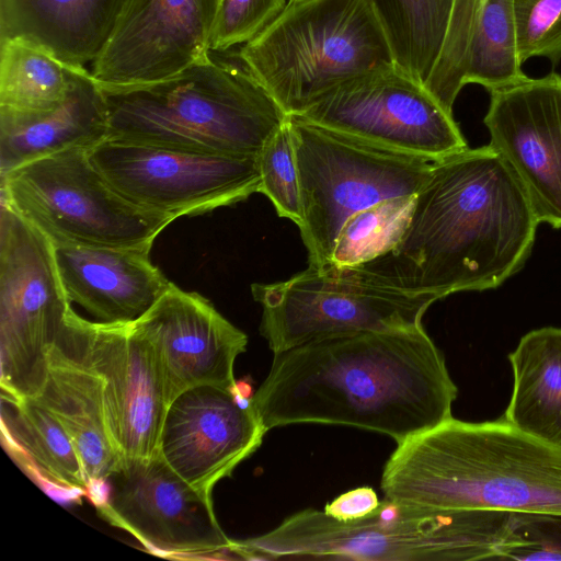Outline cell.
Here are the masks:
<instances>
[{"label":"cell","mask_w":561,"mask_h":561,"mask_svg":"<svg viewBox=\"0 0 561 561\" xmlns=\"http://www.w3.org/2000/svg\"><path fill=\"white\" fill-rule=\"evenodd\" d=\"M243 68L286 115H300L337 87L393 67L368 0H298L242 45Z\"/></svg>","instance_id":"8992f818"},{"label":"cell","mask_w":561,"mask_h":561,"mask_svg":"<svg viewBox=\"0 0 561 561\" xmlns=\"http://www.w3.org/2000/svg\"><path fill=\"white\" fill-rule=\"evenodd\" d=\"M82 148L65 150L1 175V202L53 244L152 247L174 218L121 195Z\"/></svg>","instance_id":"ba28073f"},{"label":"cell","mask_w":561,"mask_h":561,"mask_svg":"<svg viewBox=\"0 0 561 561\" xmlns=\"http://www.w3.org/2000/svg\"><path fill=\"white\" fill-rule=\"evenodd\" d=\"M72 66L26 39L0 41V110L20 113L49 111L67 98L77 76Z\"/></svg>","instance_id":"484cf974"},{"label":"cell","mask_w":561,"mask_h":561,"mask_svg":"<svg viewBox=\"0 0 561 561\" xmlns=\"http://www.w3.org/2000/svg\"><path fill=\"white\" fill-rule=\"evenodd\" d=\"M88 359L99 374L110 434L122 458L160 454L169 407L150 344L131 323L80 318Z\"/></svg>","instance_id":"e0dca14e"},{"label":"cell","mask_w":561,"mask_h":561,"mask_svg":"<svg viewBox=\"0 0 561 561\" xmlns=\"http://www.w3.org/2000/svg\"><path fill=\"white\" fill-rule=\"evenodd\" d=\"M508 360L513 390L502 417L561 449V328L526 333Z\"/></svg>","instance_id":"cb8c5ba5"},{"label":"cell","mask_w":561,"mask_h":561,"mask_svg":"<svg viewBox=\"0 0 561 561\" xmlns=\"http://www.w3.org/2000/svg\"><path fill=\"white\" fill-rule=\"evenodd\" d=\"M262 306L260 333L276 354L327 337L422 325L435 295L386 284L359 266L316 268L252 284Z\"/></svg>","instance_id":"9c48e42d"},{"label":"cell","mask_w":561,"mask_h":561,"mask_svg":"<svg viewBox=\"0 0 561 561\" xmlns=\"http://www.w3.org/2000/svg\"><path fill=\"white\" fill-rule=\"evenodd\" d=\"M133 325L153 351L168 404L192 387L238 385L234 362L248 336L199 294L171 283Z\"/></svg>","instance_id":"ac0fdd59"},{"label":"cell","mask_w":561,"mask_h":561,"mask_svg":"<svg viewBox=\"0 0 561 561\" xmlns=\"http://www.w3.org/2000/svg\"><path fill=\"white\" fill-rule=\"evenodd\" d=\"M80 318L71 307L48 352L43 383L30 398L49 411L65 428L91 486L105 479L122 456L108 431L102 380L88 359Z\"/></svg>","instance_id":"ffe728a7"},{"label":"cell","mask_w":561,"mask_h":561,"mask_svg":"<svg viewBox=\"0 0 561 561\" xmlns=\"http://www.w3.org/2000/svg\"><path fill=\"white\" fill-rule=\"evenodd\" d=\"M103 91L82 70L57 107L36 113L0 110V176L28 162L65 151L90 150L107 138Z\"/></svg>","instance_id":"7402d4cb"},{"label":"cell","mask_w":561,"mask_h":561,"mask_svg":"<svg viewBox=\"0 0 561 561\" xmlns=\"http://www.w3.org/2000/svg\"><path fill=\"white\" fill-rule=\"evenodd\" d=\"M512 560H561V515L515 513Z\"/></svg>","instance_id":"1f68e13d"},{"label":"cell","mask_w":561,"mask_h":561,"mask_svg":"<svg viewBox=\"0 0 561 561\" xmlns=\"http://www.w3.org/2000/svg\"><path fill=\"white\" fill-rule=\"evenodd\" d=\"M458 389L423 325L311 341L274 354L251 396L266 431L352 426L398 443L450 419Z\"/></svg>","instance_id":"6da1fadb"},{"label":"cell","mask_w":561,"mask_h":561,"mask_svg":"<svg viewBox=\"0 0 561 561\" xmlns=\"http://www.w3.org/2000/svg\"><path fill=\"white\" fill-rule=\"evenodd\" d=\"M513 0H478L465 81L490 92L527 78L522 70Z\"/></svg>","instance_id":"4316f807"},{"label":"cell","mask_w":561,"mask_h":561,"mask_svg":"<svg viewBox=\"0 0 561 561\" xmlns=\"http://www.w3.org/2000/svg\"><path fill=\"white\" fill-rule=\"evenodd\" d=\"M260 193L272 202L279 217L304 221L298 169L288 116L257 153Z\"/></svg>","instance_id":"f1b7e54d"},{"label":"cell","mask_w":561,"mask_h":561,"mask_svg":"<svg viewBox=\"0 0 561 561\" xmlns=\"http://www.w3.org/2000/svg\"><path fill=\"white\" fill-rule=\"evenodd\" d=\"M380 502L373 488L360 486L350 490L327 503L323 511L337 520L350 522L371 514Z\"/></svg>","instance_id":"d6a6232c"},{"label":"cell","mask_w":561,"mask_h":561,"mask_svg":"<svg viewBox=\"0 0 561 561\" xmlns=\"http://www.w3.org/2000/svg\"><path fill=\"white\" fill-rule=\"evenodd\" d=\"M380 488L385 499L435 510L561 515V449L503 417L451 416L398 443Z\"/></svg>","instance_id":"3957f363"},{"label":"cell","mask_w":561,"mask_h":561,"mask_svg":"<svg viewBox=\"0 0 561 561\" xmlns=\"http://www.w3.org/2000/svg\"><path fill=\"white\" fill-rule=\"evenodd\" d=\"M125 0H0V41L33 42L85 67L106 45Z\"/></svg>","instance_id":"603a6c76"},{"label":"cell","mask_w":561,"mask_h":561,"mask_svg":"<svg viewBox=\"0 0 561 561\" xmlns=\"http://www.w3.org/2000/svg\"><path fill=\"white\" fill-rule=\"evenodd\" d=\"M522 62L561 59V0H513Z\"/></svg>","instance_id":"f546056e"},{"label":"cell","mask_w":561,"mask_h":561,"mask_svg":"<svg viewBox=\"0 0 561 561\" xmlns=\"http://www.w3.org/2000/svg\"><path fill=\"white\" fill-rule=\"evenodd\" d=\"M1 430L11 454L38 481L59 492L88 494L89 480L72 440L33 398L1 392Z\"/></svg>","instance_id":"d4e9b609"},{"label":"cell","mask_w":561,"mask_h":561,"mask_svg":"<svg viewBox=\"0 0 561 561\" xmlns=\"http://www.w3.org/2000/svg\"><path fill=\"white\" fill-rule=\"evenodd\" d=\"M484 125L490 146L525 192L538 222L561 228V75L494 90Z\"/></svg>","instance_id":"9a60e30c"},{"label":"cell","mask_w":561,"mask_h":561,"mask_svg":"<svg viewBox=\"0 0 561 561\" xmlns=\"http://www.w3.org/2000/svg\"><path fill=\"white\" fill-rule=\"evenodd\" d=\"M393 65L450 113L466 85L478 0H368Z\"/></svg>","instance_id":"d6986e66"},{"label":"cell","mask_w":561,"mask_h":561,"mask_svg":"<svg viewBox=\"0 0 561 561\" xmlns=\"http://www.w3.org/2000/svg\"><path fill=\"white\" fill-rule=\"evenodd\" d=\"M414 199L387 198L351 216L335 240L330 266H358L392 250L409 224Z\"/></svg>","instance_id":"83f0119b"},{"label":"cell","mask_w":561,"mask_h":561,"mask_svg":"<svg viewBox=\"0 0 561 561\" xmlns=\"http://www.w3.org/2000/svg\"><path fill=\"white\" fill-rule=\"evenodd\" d=\"M101 89L110 140L257 156L288 116L248 70L213 51L161 81Z\"/></svg>","instance_id":"277c9868"},{"label":"cell","mask_w":561,"mask_h":561,"mask_svg":"<svg viewBox=\"0 0 561 561\" xmlns=\"http://www.w3.org/2000/svg\"><path fill=\"white\" fill-rule=\"evenodd\" d=\"M220 0H125L91 76L102 88L170 78L210 53Z\"/></svg>","instance_id":"5bb4252c"},{"label":"cell","mask_w":561,"mask_h":561,"mask_svg":"<svg viewBox=\"0 0 561 561\" xmlns=\"http://www.w3.org/2000/svg\"><path fill=\"white\" fill-rule=\"evenodd\" d=\"M297 116L431 160L469 148L453 113L394 66L343 83Z\"/></svg>","instance_id":"4fadbf2b"},{"label":"cell","mask_w":561,"mask_h":561,"mask_svg":"<svg viewBox=\"0 0 561 561\" xmlns=\"http://www.w3.org/2000/svg\"><path fill=\"white\" fill-rule=\"evenodd\" d=\"M309 266H330L335 240L354 214L383 199L415 195L436 160L370 144L288 115Z\"/></svg>","instance_id":"52a82bcc"},{"label":"cell","mask_w":561,"mask_h":561,"mask_svg":"<svg viewBox=\"0 0 561 561\" xmlns=\"http://www.w3.org/2000/svg\"><path fill=\"white\" fill-rule=\"evenodd\" d=\"M288 0H220L210 51H224L259 34L286 7Z\"/></svg>","instance_id":"4dcf8cb0"},{"label":"cell","mask_w":561,"mask_h":561,"mask_svg":"<svg viewBox=\"0 0 561 561\" xmlns=\"http://www.w3.org/2000/svg\"><path fill=\"white\" fill-rule=\"evenodd\" d=\"M538 224L499 153L490 145L467 148L433 163L398 244L358 266L438 299L495 288L523 267Z\"/></svg>","instance_id":"7a4b0ae2"},{"label":"cell","mask_w":561,"mask_h":561,"mask_svg":"<svg viewBox=\"0 0 561 561\" xmlns=\"http://www.w3.org/2000/svg\"><path fill=\"white\" fill-rule=\"evenodd\" d=\"M514 512L435 510L381 500L369 515L337 520L306 508L272 530L234 540L239 559L335 558L366 561L506 560Z\"/></svg>","instance_id":"5b68a950"},{"label":"cell","mask_w":561,"mask_h":561,"mask_svg":"<svg viewBox=\"0 0 561 561\" xmlns=\"http://www.w3.org/2000/svg\"><path fill=\"white\" fill-rule=\"evenodd\" d=\"M150 249L54 244L68 300L99 322H135L171 285L151 262Z\"/></svg>","instance_id":"44dd1931"},{"label":"cell","mask_w":561,"mask_h":561,"mask_svg":"<svg viewBox=\"0 0 561 561\" xmlns=\"http://www.w3.org/2000/svg\"><path fill=\"white\" fill-rule=\"evenodd\" d=\"M294 1H298V0H288V2H294Z\"/></svg>","instance_id":"836d02e7"},{"label":"cell","mask_w":561,"mask_h":561,"mask_svg":"<svg viewBox=\"0 0 561 561\" xmlns=\"http://www.w3.org/2000/svg\"><path fill=\"white\" fill-rule=\"evenodd\" d=\"M237 385H201L180 393L164 416L160 455L194 488L210 493L250 457L266 434Z\"/></svg>","instance_id":"2e32d148"},{"label":"cell","mask_w":561,"mask_h":561,"mask_svg":"<svg viewBox=\"0 0 561 561\" xmlns=\"http://www.w3.org/2000/svg\"><path fill=\"white\" fill-rule=\"evenodd\" d=\"M88 494L100 515L147 550L170 558L236 557L221 529L211 494L176 473L161 457L122 458Z\"/></svg>","instance_id":"8fae6325"},{"label":"cell","mask_w":561,"mask_h":561,"mask_svg":"<svg viewBox=\"0 0 561 561\" xmlns=\"http://www.w3.org/2000/svg\"><path fill=\"white\" fill-rule=\"evenodd\" d=\"M71 302L53 242L7 203L0 208V385L14 398L34 397Z\"/></svg>","instance_id":"30bf717a"},{"label":"cell","mask_w":561,"mask_h":561,"mask_svg":"<svg viewBox=\"0 0 561 561\" xmlns=\"http://www.w3.org/2000/svg\"><path fill=\"white\" fill-rule=\"evenodd\" d=\"M88 152L121 195L174 219L209 213L260 192L257 156L196 152L110 139Z\"/></svg>","instance_id":"7c38bea8"}]
</instances>
